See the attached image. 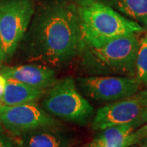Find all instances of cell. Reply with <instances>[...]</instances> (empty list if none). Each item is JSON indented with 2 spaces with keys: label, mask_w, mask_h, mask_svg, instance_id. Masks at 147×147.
Listing matches in <instances>:
<instances>
[{
  "label": "cell",
  "mask_w": 147,
  "mask_h": 147,
  "mask_svg": "<svg viewBox=\"0 0 147 147\" xmlns=\"http://www.w3.org/2000/svg\"><path fill=\"white\" fill-rule=\"evenodd\" d=\"M30 23L23 38L30 61L61 68L81 53L84 42L76 5L53 3L34 13Z\"/></svg>",
  "instance_id": "cell-1"
},
{
  "label": "cell",
  "mask_w": 147,
  "mask_h": 147,
  "mask_svg": "<svg viewBox=\"0 0 147 147\" xmlns=\"http://www.w3.org/2000/svg\"><path fill=\"white\" fill-rule=\"evenodd\" d=\"M84 45L99 47L118 37L137 34L145 29L97 0H82L77 6Z\"/></svg>",
  "instance_id": "cell-2"
},
{
  "label": "cell",
  "mask_w": 147,
  "mask_h": 147,
  "mask_svg": "<svg viewBox=\"0 0 147 147\" xmlns=\"http://www.w3.org/2000/svg\"><path fill=\"white\" fill-rule=\"evenodd\" d=\"M140 41L136 34L118 37L99 47L84 45L83 65L92 74H118L136 77Z\"/></svg>",
  "instance_id": "cell-3"
},
{
  "label": "cell",
  "mask_w": 147,
  "mask_h": 147,
  "mask_svg": "<svg viewBox=\"0 0 147 147\" xmlns=\"http://www.w3.org/2000/svg\"><path fill=\"white\" fill-rule=\"evenodd\" d=\"M42 107L51 115L83 126L92 121L95 115L93 107L79 92L70 77L56 81L48 88Z\"/></svg>",
  "instance_id": "cell-4"
},
{
  "label": "cell",
  "mask_w": 147,
  "mask_h": 147,
  "mask_svg": "<svg viewBox=\"0 0 147 147\" xmlns=\"http://www.w3.org/2000/svg\"><path fill=\"white\" fill-rule=\"evenodd\" d=\"M34 13L30 0H7L0 4V55L3 61L16 52Z\"/></svg>",
  "instance_id": "cell-5"
},
{
  "label": "cell",
  "mask_w": 147,
  "mask_h": 147,
  "mask_svg": "<svg viewBox=\"0 0 147 147\" xmlns=\"http://www.w3.org/2000/svg\"><path fill=\"white\" fill-rule=\"evenodd\" d=\"M79 90L87 97L99 102H114L131 96L142 84L131 76L95 75L77 79Z\"/></svg>",
  "instance_id": "cell-6"
},
{
  "label": "cell",
  "mask_w": 147,
  "mask_h": 147,
  "mask_svg": "<svg viewBox=\"0 0 147 147\" xmlns=\"http://www.w3.org/2000/svg\"><path fill=\"white\" fill-rule=\"evenodd\" d=\"M0 123L15 135H22L39 128L61 126L53 115L36 102L0 107Z\"/></svg>",
  "instance_id": "cell-7"
},
{
  "label": "cell",
  "mask_w": 147,
  "mask_h": 147,
  "mask_svg": "<svg viewBox=\"0 0 147 147\" xmlns=\"http://www.w3.org/2000/svg\"><path fill=\"white\" fill-rule=\"evenodd\" d=\"M146 107L132 95L123 100L111 102L96 110L92 120V127L100 131L137 120Z\"/></svg>",
  "instance_id": "cell-8"
},
{
  "label": "cell",
  "mask_w": 147,
  "mask_h": 147,
  "mask_svg": "<svg viewBox=\"0 0 147 147\" xmlns=\"http://www.w3.org/2000/svg\"><path fill=\"white\" fill-rule=\"evenodd\" d=\"M6 79H13L38 89L46 90L56 83V72L53 68L33 64L7 66L0 69Z\"/></svg>",
  "instance_id": "cell-9"
},
{
  "label": "cell",
  "mask_w": 147,
  "mask_h": 147,
  "mask_svg": "<svg viewBox=\"0 0 147 147\" xmlns=\"http://www.w3.org/2000/svg\"><path fill=\"white\" fill-rule=\"evenodd\" d=\"M21 147H69L73 138L61 126L39 128L21 135Z\"/></svg>",
  "instance_id": "cell-10"
},
{
  "label": "cell",
  "mask_w": 147,
  "mask_h": 147,
  "mask_svg": "<svg viewBox=\"0 0 147 147\" xmlns=\"http://www.w3.org/2000/svg\"><path fill=\"white\" fill-rule=\"evenodd\" d=\"M44 92L45 90L34 88L16 80L7 79L5 91L0 99V105L12 106L37 102Z\"/></svg>",
  "instance_id": "cell-11"
},
{
  "label": "cell",
  "mask_w": 147,
  "mask_h": 147,
  "mask_svg": "<svg viewBox=\"0 0 147 147\" xmlns=\"http://www.w3.org/2000/svg\"><path fill=\"white\" fill-rule=\"evenodd\" d=\"M136 128L137 127L133 121L129 123L100 130L90 143L89 147L131 146V134Z\"/></svg>",
  "instance_id": "cell-12"
},
{
  "label": "cell",
  "mask_w": 147,
  "mask_h": 147,
  "mask_svg": "<svg viewBox=\"0 0 147 147\" xmlns=\"http://www.w3.org/2000/svg\"><path fill=\"white\" fill-rule=\"evenodd\" d=\"M101 2L147 28V0H102Z\"/></svg>",
  "instance_id": "cell-13"
},
{
  "label": "cell",
  "mask_w": 147,
  "mask_h": 147,
  "mask_svg": "<svg viewBox=\"0 0 147 147\" xmlns=\"http://www.w3.org/2000/svg\"><path fill=\"white\" fill-rule=\"evenodd\" d=\"M136 78L147 87V34L139 44L136 61Z\"/></svg>",
  "instance_id": "cell-14"
},
{
  "label": "cell",
  "mask_w": 147,
  "mask_h": 147,
  "mask_svg": "<svg viewBox=\"0 0 147 147\" xmlns=\"http://www.w3.org/2000/svg\"><path fill=\"white\" fill-rule=\"evenodd\" d=\"M145 139H147V123L138 129L135 130L131 134V146L142 142Z\"/></svg>",
  "instance_id": "cell-15"
},
{
  "label": "cell",
  "mask_w": 147,
  "mask_h": 147,
  "mask_svg": "<svg viewBox=\"0 0 147 147\" xmlns=\"http://www.w3.org/2000/svg\"><path fill=\"white\" fill-rule=\"evenodd\" d=\"M0 147H21L16 146L8 137L0 131Z\"/></svg>",
  "instance_id": "cell-16"
},
{
  "label": "cell",
  "mask_w": 147,
  "mask_h": 147,
  "mask_svg": "<svg viewBox=\"0 0 147 147\" xmlns=\"http://www.w3.org/2000/svg\"><path fill=\"white\" fill-rule=\"evenodd\" d=\"M134 96L140 100L142 105L145 107H147V87H146L145 89L140 90L139 92H137V93L134 94Z\"/></svg>",
  "instance_id": "cell-17"
},
{
  "label": "cell",
  "mask_w": 147,
  "mask_h": 147,
  "mask_svg": "<svg viewBox=\"0 0 147 147\" xmlns=\"http://www.w3.org/2000/svg\"><path fill=\"white\" fill-rule=\"evenodd\" d=\"M135 125L137 127L142 126L143 124L146 123H147V107H146L144 110H142V114L140 115V116L138 117L137 120L134 121Z\"/></svg>",
  "instance_id": "cell-18"
},
{
  "label": "cell",
  "mask_w": 147,
  "mask_h": 147,
  "mask_svg": "<svg viewBox=\"0 0 147 147\" xmlns=\"http://www.w3.org/2000/svg\"><path fill=\"white\" fill-rule=\"evenodd\" d=\"M6 84H7V79L3 74H0V99L2 98L3 95L4 93Z\"/></svg>",
  "instance_id": "cell-19"
},
{
  "label": "cell",
  "mask_w": 147,
  "mask_h": 147,
  "mask_svg": "<svg viewBox=\"0 0 147 147\" xmlns=\"http://www.w3.org/2000/svg\"><path fill=\"white\" fill-rule=\"evenodd\" d=\"M131 147H147V140H144V141L138 142L137 144L131 146Z\"/></svg>",
  "instance_id": "cell-20"
},
{
  "label": "cell",
  "mask_w": 147,
  "mask_h": 147,
  "mask_svg": "<svg viewBox=\"0 0 147 147\" xmlns=\"http://www.w3.org/2000/svg\"><path fill=\"white\" fill-rule=\"evenodd\" d=\"M3 61V58L1 57V55H0V67H1V65H2V62Z\"/></svg>",
  "instance_id": "cell-21"
},
{
  "label": "cell",
  "mask_w": 147,
  "mask_h": 147,
  "mask_svg": "<svg viewBox=\"0 0 147 147\" xmlns=\"http://www.w3.org/2000/svg\"><path fill=\"white\" fill-rule=\"evenodd\" d=\"M145 140H147V139H145ZM143 141H144V140H143Z\"/></svg>",
  "instance_id": "cell-22"
},
{
  "label": "cell",
  "mask_w": 147,
  "mask_h": 147,
  "mask_svg": "<svg viewBox=\"0 0 147 147\" xmlns=\"http://www.w3.org/2000/svg\"><path fill=\"white\" fill-rule=\"evenodd\" d=\"M0 107H1V105H0Z\"/></svg>",
  "instance_id": "cell-23"
}]
</instances>
